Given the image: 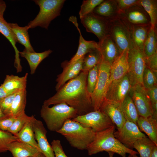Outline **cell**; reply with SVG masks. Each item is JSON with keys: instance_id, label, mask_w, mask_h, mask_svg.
<instances>
[{"instance_id": "cell-16", "label": "cell", "mask_w": 157, "mask_h": 157, "mask_svg": "<svg viewBox=\"0 0 157 157\" xmlns=\"http://www.w3.org/2000/svg\"><path fill=\"white\" fill-rule=\"evenodd\" d=\"M84 56L73 64H69L67 61L62 63L63 71L61 74L57 75L56 79L57 83L55 88L56 91L67 81L75 78L81 72L82 69Z\"/></svg>"}, {"instance_id": "cell-28", "label": "cell", "mask_w": 157, "mask_h": 157, "mask_svg": "<svg viewBox=\"0 0 157 157\" xmlns=\"http://www.w3.org/2000/svg\"><path fill=\"white\" fill-rule=\"evenodd\" d=\"M26 93V90H19L17 92L7 116L16 117L25 112Z\"/></svg>"}, {"instance_id": "cell-15", "label": "cell", "mask_w": 157, "mask_h": 157, "mask_svg": "<svg viewBox=\"0 0 157 157\" xmlns=\"http://www.w3.org/2000/svg\"><path fill=\"white\" fill-rule=\"evenodd\" d=\"M33 130L35 140L41 153L45 157H55L51 146L47 140V131L42 122L35 118Z\"/></svg>"}, {"instance_id": "cell-40", "label": "cell", "mask_w": 157, "mask_h": 157, "mask_svg": "<svg viewBox=\"0 0 157 157\" xmlns=\"http://www.w3.org/2000/svg\"><path fill=\"white\" fill-rule=\"evenodd\" d=\"M104 0H83L79 13L80 19L92 13L94 8Z\"/></svg>"}, {"instance_id": "cell-23", "label": "cell", "mask_w": 157, "mask_h": 157, "mask_svg": "<svg viewBox=\"0 0 157 157\" xmlns=\"http://www.w3.org/2000/svg\"><path fill=\"white\" fill-rule=\"evenodd\" d=\"M0 33L6 38L13 47L15 52L14 66L16 69L17 72H21L22 70V67L21 65V60L19 58L20 52L16 46L18 42L10 27L9 23L7 22L4 18H0Z\"/></svg>"}, {"instance_id": "cell-4", "label": "cell", "mask_w": 157, "mask_h": 157, "mask_svg": "<svg viewBox=\"0 0 157 157\" xmlns=\"http://www.w3.org/2000/svg\"><path fill=\"white\" fill-rule=\"evenodd\" d=\"M40 115L48 129L56 132L62 128L67 120L72 119L78 115L75 109L65 103L57 104L51 107L43 105Z\"/></svg>"}, {"instance_id": "cell-43", "label": "cell", "mask_w": 157, "mask_h": 157, "mask_svg": "<svg viewBox=\"0 0 157 157\" xmlns=\"http://www.w3.org/2000/svg\"><path fill=\"white\" fill-rule=\"evenodd\" d=\"M51 145L54 153L55 157H68L63 150L60 140H53L51 143Z\"/></svg>"}, {"instance_id": "cell-1", "label": "cell", "mask_w": 157, "mask_h": 157, "mask_svg": "<svg viewBox=\"0 0 157 157\" xmlns=\"http://www.w3.org/2000/svg\"><path fill=\"white\" fill-rule=\"evenodd\" d=\"M88 73L81 71L76 77L60 88L54 95L45 100L43 105L49 106L65 103L75 109L78 115L94 111L91 95L87 89Z\"/></svg>"}, {"instance_id": "cell-34", "label": "cell", "mask_w": 157, "mask_h": 157, "mask_svg": "<svg viewBox=\"0 0 157 157\" xmlns=\"http://www.w3.org/2000/svg\"><path fill=\"white\" fill-rule=\"evenodd\" d=\"M101 58V54L98 48L88 53L84 56L82 71L88 72L99 64Z\"/></svg>"}, {"instance_id": "cell-21", "label": "cell", "mask_w": 157, "mask_h": 157, "mask_svg": "<svg viewBox=\"0 0 157 157\" xmlns=\"http://www.w3.org/2000/svg\"><path fill=\"white\" fill-rule=\"evenodd\" d=\"M8 151L11 152L13 157H38L42 154L36 148L19 140L10 143Z\"/></svg>"}, {"instance_id": "cell-27", "label": "cell", "mask_w": 157, "mask_h": 157, "mask_svg": "<svg viewBox=\"0 0 157 157\" xmlns=\"http://www.w3.org/2000/svg\"><path fill=\"white\" fill-rule=\"evenodd\" d=\"M9 24L18 42L24 46V49L27 51L35 52L30 42L28 26L20 27L16 23H9Z\"/></svg>"}, {"instance_id": "cell-32", "label": "cell", "mask_w": 157, "mask_h": 157, "mask_svg": "<svg viewBox=\"0 0 157 157\" xmlns=\"http://www.w3.org/2000/svg\"><path fill=\"white\" fill-rule=\"evenodd\" d=\"M155 146V144L146 136L137 140L134 143L135 148L140 155V157H150Z\"/></svg>"}, {"instance_id": "cell-52", "label": "cell", "mask_w": 157, "mask_h": 157, "mask_svg": "<svg viewBox=\"0 0 157 157\" xmlns=\"http://www.w3.org/2000/svg\"><path fill=\"white\" fill-rule=\"evenodd\" d=\"M132 157H139L137 156V154H135L132 155Z\"/></svg>"}, {"instance_id": "cell-5", "label": "cell", "mask_w": 157, "mask_h": 157, "mask_svg": "<svg viewBox=\"0 0 157 157\" xmlns=\"http://www.w3.org/2000/svg\"><path fill=\"white\" fill-rule=\"evenodd\" d=\"M36 4L39 6L40 11L36 17L30 21L27 26L29 28H33L40 26L47 29L51 22L60 15L65 0H34Z\"/></svg>"}, {"instance_id": "cell-22", "label": "cell", "mask_w": 157, "mask_h": 157, "mask_svg": "<svg viewBox=\"0 0 157 157\" xmlns=\"http://www.w3.org/2000/svg\"><path fill=\"white\" fill-rule=\"evenodd\" d=\"M92 13L109 21L119 17L120 12L115 0H106L96 7Z\"/></svg>"}, {"instance_id": "cell-10", "label": "cell", "mask_w": 157, "mask_h": 157, "mask_svg": "<svg viewBox=\"0 0 157 157\" xmlns=\"http://www.w3.org/2000/svg\"><path fill=\"white\" fill-rule=\"evenodd\" d=\"M129 94L139 116L147 117L153 115L151 103L147 90L142 85L137 84L132 86Z\"/></svg>"}, {"instance_id": "cell-30", "label": "cell", "mask_w": 157, "mask_h": 157, "mask_svg": "<svg viewBox=\"0 0 157 157\" xmlns=\"http://www.w3.org/2000/svg\"><path fill=\"white\" fill-rule=\"evenodd\" d=\"M151 27V25H149L132 26V38L133 42L143 51L144 43Z\"/></svg>"}, {"instance_id": "cell-12", "label": "cell", "mask_w": 157, "mask_h": 157, "mask_svg": "<svg viewBox=\"0 0 157 157\" xmlns=\"http://www.w3.org/2000/svg\"><path fill=\"white\" fill-rule=\"evenodd\" d=\"M80 19L86 31L95 35L99 41L108 35L109 21L92 13L88 14Z\"/></svg>"}, {"instance_id": "cell-45", "label": "cell", "mask_w": 157, "mask_h": 157, "mask_svg": "<svg viewBox=\"0 0 157 157\" xmlns=\"http://www.w3.org/2000/svg\"><path fill=\"white\" fill-rule=\"evenodd\" d=\"M146 65L151 71L157 74V52L146 58Z\"/></svg>"}, {"instance_id": "cell-24", "label": "cell", "mask_w": 157, "mask_h": 157, "mask_svg": "<svg viewBox=\"0 0 157 157\" xmlns=\"http://www.w3.org/2000/svg\"><path fill=\"white\" fill-rule=\"evenodd\" d=\"M137 125L141 132H144L157 146V119L152 116L147 117L139 116Z\"/></svg>"}, {"instance_id": "cell-37", "label": "cell", "mask_w": 157, "mask_h": 157, "mask_svg": "<svg viewBox=\"0 0 157 157\" xmlns=\"http://www.w3.org/2000/svg\"><path fill=\"white\" fill-rule=\"evenodd\" d=\"M98 64L90 70L88 74L87 80V89L91 95L94 91L98 78Z\"/></svg>"}, {"instance_id": "cell-20", "label": "cell", "mask_w": 157, "mask_h": 157, "mask_svg": "<svg viewBox=\"0 0 157 157\" xmlns=\"http://www.w3.org/2000/svg\"><path fill=\"white\" fill-rule=\"evenodd\" d=\"M128 50H126L121 53L111 65L110 83L120 79L127 74L129 70Z\"/></svg>"}, {"instance_id": "cell-31", "label": "cell", "mask_w": 157, "mask_h": 157, "mask_svg": "<svg viewBox=\"0 0 157 157\" xmlns=\"http://www.w3.org/2000/svg\"><path fill=\"white\" fill-rule=\"evenodd\" d=\"M122 110L126 121L137 125L139 115L131 98L128 94L121 104Z\"/></svg>"}, {"instance_id": "cell-8", "label": "cell", "mask_w": 157, "mask_h": 157, "mask_svg": "<svg viewBox=\"0 0 157 157\" xmlns=\"http://www.w3.org/2000/svg\"><path fill=\"white\" fill-rule=\"evenodd\" d=\"M98 65L97 81L94 91L91 95L94 110H99L106 99V93L110 83L111 65L101 58Z\"/></svg>"}, {"instance_id": "cell-44", "label": "cell", "mask_w": 157, "mask_h": 157, "mask_svg": "<svg viewBox=\"0 0 157 157\" xmlns=\"http://www.w3.org/2000/svg\"><path fill=\"white\" fill-rule=\"evenodd\" d=\"M16 117L7 116L0 119V129L4 131H8L12 126Z\"/></svg>"}, {"instance_id": "cell-11", "label": "cell", "mask_w": 157, "mask_h": 157, "mask_svg": "<svg viewBox=\"0 0 157 157\" xmlns=\"http://www.w3.org/2000/svg\"><path fill=\"white\" fill-rule=\"evenodd\" d=\"M115 137L126 147L132 149L135 142L146 135L141 132L137 125L126 121L122 127L114 132Z\"/></svg>"}, {"instance_id": "cell-36", "label": "cell", "mask_w": 157, "mask_h": 157, "mask_svg": "<svg viewBox=\"0 0 157 157\" xmlns=\"http://www.w3.org/2000/svg\"><path fill=\"white\" fill-rule=\"evenodd\" d=\"M30 117V116L26 114L25 112L16 117L12 126L7 131L16 136Z\"/></svg>"}, {"instance_id": "cell-38", "label": "cell", "mask_w": 157, "mask_h": 157, "mask_svg": "<svg viewBox=\"0 0 157 157\" xmlns=\"http://www.w3.org/2000/svg\"><path fill=\"white\" fill-rule=\"evenodd\" d=\"M157 74L146 65L142 77V83L144 88L149 89L157 85Z\"/></svg>"}, {"instance_id": "cell-14", "label": "cell", "mask_w": 157, "mask_h": 157, "mask_svg": "<svg viewBox=\"0 0 157 157\" xmlns=\"http://www.w3.org/2000/svg\"><path fill=\"white\" fill-rule=\"evenodd\" d=\"M119 17L132 26L151 25L148 14L139 3L120 12Z\"/></svg>"}, {"instance_id": "cell-48", "label": "cell", "mask_w": 157, "mask_h": 157, "mask_svg": "<svg viewBox=\"0 0 157 157\" xmlns=\"http://www.w3.org/2000/svg\"><path fill=\"white\" fill-rule=\"evenodd\" d=\"M6 5L3 0H0V18H3L4 13L6 10Z\"/></svg>"}, {"instance_id": "cell-3", "label": "cell", "mask_w": 157, "mask_h": 157, "mask_svg": "<svg viewBox=\"0 0 157 157\" xmlns=\"http://www.w3.org/2000/svg\"><path fill=\"white\" fill-rule=\"evenodd\" d=\"M56 132L64 136L71 146L81 150L87 149L96 134L91 128L84 127L72 119L67 120Z\"/></svg>"}, {"instance_id": "cell-6", "label": "cell", "mask_w": 157, "mask_h": 157, "mask_svg": "<svg viewBox=\"0 0 157 157\" xmlns=\"http://www.w3.org/2000/svg\"><path fill=\"white\" fill-rule=\"evenodd\" d=\"M132 27V26L119 17L109 21L108 34L115 41L121 53L129 49L133 44Z\"/></svg>"}, {"instance_id": "cell-2", "label": "cell", "mask_w": 157, "mask_h": 157, "mask_svg": "<svg viewBox=\"0 0 157 157\" xmlns=\"http://www.w3.org/2000/svg\"><path fill=\"white\" fill-rule=\"evenodd\" d=\"M115 126L113 125L103 131L96 133L93 141L88 146L87 149L89 155L106 151L117 154L126 157V154L133 155L138 153L129 149L120 142L114 136Z\"/></svg>"}, {"instance_id": "cell-17", "label": "cell", "mask_w": 157, "mask_h": 157, "mask_svg": "<svg viewBox=\"0 0 157 157\" xmlns=\"http://www.w3.org/2000/svg\"><path fill=\"white\" fill-rule=\"evenodd\" d=\"M99 110L108 117L117 129L121 128L126 121L122 110L121 104L118 102L106 99Z\"/></svg>"}, {"instance_id": "cell-25", "label": "cell", "mask_w": 157, "mask_h": 157, "mask_svg": "<svg viewBox=\"0 0 157 157\" xmlns=\"http://www.w3.org/2000/svg\"><path fill=\"white\" fill-rule=\"evenodd\" d=\"M35 118L33 116H31L16 136L19 141L30 144L40 151L35 138L33 130V124Z\"/></svg>"}, {"instance_id": "cell-39", "label": "cell", "mask_w": 157, "mask_h": 157, "mask_svg": "<svg viewBox=\"0 0 157 157\" xmlns=\"http://www.w3.org/2000/svg\"><path fill=\"white\" fill-rule=\"evenodd\" d=\"M19 140L17 137L7 131L0 129V153L8 151V147L11 142Z\"/></svg>"}, {"instance_id": "cell-19", "label": "cell", "mask_w": 157, "mask_h": 157, "mask_svg": "<svg viewBox=\"0 0 157 157\" xmlns=\"http://www.w3.org/2000/svg\"><path fill=\"white\" fill-rule=\"evenodd\" d=\"M69 20L74 24L77 28L80 34L77 51L76 53L70 60L69 61H67L69 64H72L76 62L88 53L97 48L98 44V42L94 41H87L83 38L78 27L77 18L76 17L71 16L69 17Z\"/></svg>"}, {"instance_id": "cell-50", "label": "cell", "mask_w": 157, "mask_h": 157, "mask_svg": "<svg viewBox=\"0 0 157 157\" xmlns=\"http://www.w3.org/2000/svg\"><path fill=\"white\" fill-rule=\"evenodd\" d=\"M7 115L3 113L0 106V119L6 117Z\"/></svg>"}, {"instance_id": "cell-26", "label": "cell", "mask_w": 157, "mask_h": 157, "mask_svg": "<svg viewBox=\"0 0 157 157\" xmlns=\"http://www.w3.org/2000/svg\"><path fill=\"white\" fill-rule=\"evenodd\" d=\"M52 52V51L50 49L40 53L29 52L24 49L22 51L19 52V55L26 59L30 67V73L33 74L35 72L40 63Z\"/></svg>"}, {"instance_id": "cell-51", "label": "cell", "mask_w": 157, "mask_h": 157, "mask_svg": "<svg viewBox=\"0 0 157 157\" xmlns=\"http://www.w3.org/2000/svg\"><path fill=\"white\" fill-rule=\"evenodd\" d=\"M108 153L109 154V157H113V156L114 153L111 152H108ZM127 157H132V155L129 154Z\"/></svg>"}, {"instance_id": "cell-13", "label": "cell", "mask_w": 157, "mask_h": 157, "mask_svg": "<svg viewBox=\"0 0 157 157\" xmlns=\"http://www.w3.org/2000/svg\"><path fill=\"white\" fill-rule=\"evenodd\" d=\"M131 87L126 74L120 79L110 83L106 93V99L121 104L129 94Z\"/></svg>"}, {"instance_id": "cell-42", "label": "cell", "mask_w": 157, "mask_h": 157, "mask_svg": "<svg viewBox=\"0 0 157 157\" xmlns=\"http://www.w3.org/2000/svg\"><path fill=\"white\" fill-rule=\"evenodd\" d=\"M120 12L139 3V0H115Z\"/></svg>"}, {"instance_id": "cell-41", "label": "cell", "mask_w": 157, "mask_h": 157, "mask_svg": "<svg viewBox=\"0 0 157 157\" xmlns=\"http://www.w3.org/2000/svg\"><path fill=\"white\" fill-rule=\"evenodd\" d=\"M18 91L0 101V106L3 113L6 115L9 112L13 101Z\"/></svg>"}, {"instance_id": "cell-46", "label": "cell", "mask_w": 157, "mask_h": 157, "mask_svg": "<svg viewBox=\"0 0 157 157\" xmlns=\"http://www.w3.org/2000/svg\"><path fill=\"white\" fill-rule=\"evenodd\" d=\"M147 90L151 102V106H157V85Z\"/></svg>"}, {"instance_id": "cell-29", "label": "cell", "mask_w": 157, "mask_h": 157, "mask_svg": "<svg viewBox=\"0 0 157 157\" xmlns=\"http://www.w3.org/2000/svg\"><path fill=\"white\" fill-rule=\"evenodd\" d=\"M28 75L27 73L22 77L13 75H7L1 85L10 91L26 90Z\"/></svg>"}, {"instance_id": "cell-47", "label": "cell", "mask_w": 157, "mask_h": 157, "mask_svg": "<svg viewBox=\"0 0 157 157\" xmlns=\"http://www.w3.org/2000/svg\"><path fill=\"white\" fill-rule=\"evenodd\" d=\"M18 90H8L1 85L0 86V101Z\"/></svg>"}, {"instance_id": "cell-9", "label": "cell", "mask_w": 157, "mask_h": 157, "mask_svg": "<svg viewBox=\"0 0 157 157\" xmlns=\"http://www.w3.org/2000/svg\"><path fill=\"white\" fill-rule=\"evenodd\" d=\"M72 120L84 127L91 128L95 133L104 130L114 125L108 117L100 110L78 115Z\"/></svg>"}, {"instance_id": "cell-53", "label": "cell", "mask_w": 157, "mask_h": 157, "mask_svg": "<svg viewBox=\"0 0 157 157\" xmlns=\"http://www.w3.org/2000/svg\"><path fill=\"white\" fill-rule=\"evenodd\" d=\"M45 157L44 155L42 154V155H40V156H39V157Z\"/></svg>"}, {"instance_id": "cell-18", "label": "cell", "mask_w": 157, "mask_h": 157, "mask_svg": "<svg viewBox=\"0 0 157 157\" xmlns=\"http://www.w3.org/2000/svg\"><path fill=\"white\" fill-rule=\"evenodd\" d=\"M98 47L102 58L111 65L121 54L116 43L109 35L98 42Z\"/></svg>"}, {"instance_id": "cell-7", "label": "cell", "mask_w": 157, "mask_h": 157, "mask_svg": "<svg viewBox=\"0 0 157 157\" xmlns=\"http://www.w3.org/2000/svg\"><path fill=\"white\" fill-rule=\"evenodd\" d=\"M128 58L129 70L127 74L132 86L137 84L143 85V75L146 66V58L144 52L133 43L129 49Z\"/></svg>"}, {"instance_id": "cell-49", "label": "cell", "mask_w": 157, "mask_h": 157, "mask_svg": "<svg viewBox=\"0 0 157 157\" xmlns=\"http://www.w3.org/2000/svg\"><path fill=\"white\" fill-rule=\"evenodd\" d=\"M150 157H157V146L154 147Z\"/></svg>"}, {"instance_id": "cell-35", "label": "cell", "mask_w": 157, "mask_h": 157, "mask_svg": "<svg viewBox=\"0 0 157 157\" xmlns=\"http://www.w3.org/2000/svg\"><path fill=\"white\" fill-rule=\"evenodd\" d=\"M139 3L148 14L151 26L153 27H157V0H139Z\"/></svg>"}, {"instance_id": "cell-33", "label": "cell", "mask_w": 157, "mask_h": 157, "mask_svg": "<svg viewBox=\"0 0 157 157\" xmlns=\"http://www.w3.org/2000/svg\"><path fill=\"white\" fill-rule=\"evenodd\" d=\"M143 51L146 58L157 52V27L151 26L144 43Z\"/></svg>"}]
</instances>
